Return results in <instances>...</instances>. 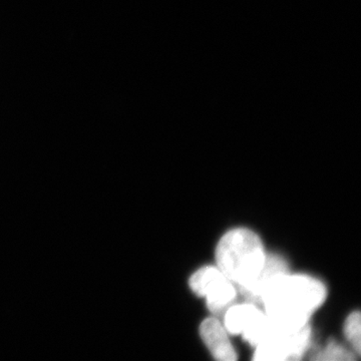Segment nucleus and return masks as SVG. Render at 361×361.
Here are the masks:
<instances>
[{
	"mask_svg": "<svg viewBox=\"0 0 361 361\" xmlns=\"http://www.w3.org/2000/svg\"><path fill=\"white\" fill-rule=\"evenodd\" d=\"M325 298L326 288L322 281L288 272L277 277L266 289L261 305L273 326L299 329L310 324L311 316Z\"/></svg>",
	"mask_w": 361,
	"mask_h": 361,
	"instance_id": "obj_1",
	"label": "nucleus"
},
{
	"mask_svg": "<svg viewBox=\"0 0 361 361\" xmlns=\"http://www.w3.org/2000/svg\"><path fill=\"white\" fill-rule=\"evenodd\" d=\"M266 257L262 241L246 228L226 233L216 249L218 268L238 288L253 280L264 265Z\"/></svg>",
	"mask_w": 361,
	"mask_h": 361,
	"instance_id": "obj_2",
	"label": "nucleus"
},
{
	"mask_svg": "<svg viewBox=\"0 0 361 361\" xmlns=\"http://www.w3.org/2000/svg\"><path fill=\"white\" fill-rule=\"evenodd\" d=\"M270 322V320H269ZM310 324L299 329H281L273 326L255 348L256 361L300 360L310 346Z\"/></svg>",
	"mask_w": 361,
	"mask_h": 361,
	"instance_id": "obj_3",
	"label": "nucleus"
},
{
	"mask_svg": "<svg viewBox=\"0 0 361 361\" xmlns=\"http://www.w3.org/2000/svg\"><path fill=\"white\" fill-rule=\"evenodd\" d=\"M192 291L205 297L209 310L216 315L224 314L236 299V289L218 267L206 266L192 275L189 280Z\"/></svg>",
	"mask_w": 361,
	"mask_h": 361,
	"instance_id": "obj_4",
	"label": "nucleus"
},
{
	"mask_svg": "<svg viewBox=\"0 0 361 361\" xmlns=\"http://www.w3.org/2000/svg\"><path fill=\"white\" fill-rule=\"evenodd\" d=\"M223 325L227 332L234 336L241 334L244 341L256 348L269 330L270 322L259 306L246 301L233 304L225 311Z\"/></svg>",
	"mask_w": 361,
	"mask_h": 361,
	"instance_id": "obj_5",
	"label": "nucleus"
},
{
	"mask_svg": "<svg viewBox=\"0 0 361 361\" xmlns=\"http://www.w3.org/2000/svg\"><path fill=\"white\" fill-rule=\"evenodd\" d=\"M288 272V264L283 257L276 254H268L264 265L258 274L245 286L240 287V293L243 295L247 302L260 306L266 289L277 277Z\"/></svg>",
	"mask_w": 361,
	"mask_h": 361,
	"instance_id": "obj_6",
	"label": "nucleus"
},
{
	"mask_svg": "<svg viewBox=\"0 0 361 361\" xmlns=\"http://www.w3.org/2000/svg\"><path fill=\"white\" fill-rule=\"evenodd\" d=\"M200 334L204 343L214 358L220 361H235L237 353L228 337L227 330L215 317H209L202 322Z\"/></svg>",
	"mask_w": 361,
	"mask_h": 361,
	"instance_id": "obj_7",
	"label": "nucleus"
},
{
	"mask_svg": "<svg viewBox=\"0 0 361 361\" xmlns=\"http://www.w3.org/2000/svg\"><path fill=\"white\" fill-rule=\"evenodd\" d=\"M312 360L318 361H350L355 360V353L334 341L329 342L324 348L318 351Z\"/></svg>",
	"mask_w": 361,
	"mask_h": 361,
	"instance_id": "obj_8",
	"label": "nucleus"
},
{
	"mask_svg": "<svg viewBox=\"0 0 361 361\" xmlns=\"http://www.w3.org/2000/svg\"><path fill=\"white\" fill-rule=\"evenodd\" d=\"M344 334L346 338L353 346L355 355H360L361 353V318L358 311L351 313L346 319L344 325Z\"/></svg>",
	"mask_w": 361,
	"mask_h": 361,
	"instance_id": "obj_9",
	"label": "nucleus"
}]
</instances>
